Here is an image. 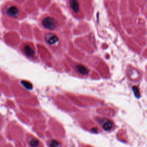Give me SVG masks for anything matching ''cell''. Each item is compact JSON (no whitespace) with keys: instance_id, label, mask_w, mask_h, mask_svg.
<instances>
[{"instance_id":"30bf717a","label":"cell","mask_w":147,"mask_h":147,"mask_svg":"<svg viewBox=\"0 0 147 147\" xmlns=\"http://www.w3.org/2000/svg\"><path fill=\"white\" fill-rule=\"evenodd\" d=\"M21 83H22L24 86L28 89H31L32 88V84L29 82L25 81V80H23V81L21 82Z\"/></svg>"},{"instance_id":"5b68a950","label":"cell","mask_w":147,"mask_h":147,"mask_svg":"<svg viewBox=\"0 0 147 147\" xmlns=\"http://www.w3.org/2000/svg\"><path fill=\"white\" fill-rule=\"evenodd\" d=\"M70 5L75 12H78L79 10V5L77 0H70Z\"/></svg>"},{"instance_id":"8fae6325","label":"cell","mask_w":147,"mask_h":147,"mask_svg":"<svg viewBox=\"0 0 147 147\" xmlns=\"http://www.w3.org/2000/svg\"><path fill=\"white\" fill-rule=\"evenodd\" d=\"M133 91H134V93H135V94H136V96H137V92H138V93L139 94V89H137V87H134L133 88Z\"/></svg>"},{"instance_id":"277c9868","label":"cell","mask_w":147,"mask_h":147,"mask_svg":"<svg viewBox=\"0 0 147 147\" xmlns=\"http://www.w3.org/2000/svg\"><path fill=\"white\" fill-rule=\"evenodd\" d=\"M102 124L103 129L105 130H110L113 127V123L109 120H105Z\"/></svg>"},{"instance_id":"6da1fadb","label":"cell","mask_w":147,"mask_h":147,"mask_svg":"<svg viewBox=\"0 0 147 147\" xmlns=\"http://www.w3.org/2000/svg\"><path fill=\"white\" fill-rule=\"evenodd\" d=\"M43 25L44 28L49 30H54L56 27L55 21L51 17H47L43 19L42 21Z\"/></svg>"},{"instance_id":"ba28073f","label":"cell","mask_w":147,"mask_h":147,"mask_svg":"<svg viewBox=\"0 0 147 147\" xmlns=\"http://www.w3.org/2000/svg\"><path fill=\"white\" fill-rule=\"evenodd\" d=\"M29 144L31 147H37L39 145V141L35 138H32L29 140Z\"/></svg>"},{"instance_id":"3957f363","label":"cell","mask_w":147,"mask_h":147,"mask_svg":"<svg viewBox=\"0 0 147 147\" xmlns=\"http://www.w3.org/2000/svg\"><path fill=\"white\" fill-rule=\"evenodd\" d=\"M18 9L15 6H11L6 9V13L11 16H15L18 13Z\"/></svg>"},{"instance_id":"9c48e42d","label":"cell","mask_w":147,"mask_h":147,"mask_svg":"<svg viewBox=\"0 0 147 147\" xmlns=\"http://www.w3.org/2000/svg\"><path fill=\"white\" fill-rule=\"evenodd\" d=\"M48 144L50 147H59L60 146V144L59 143V142L55 140H51L49 141Z\"/></svg>"},{"instance_id":"8992f818","label":"cell","mask_w":147,"mask_h":147,"mask_svg":"<svg viewBox=\"0 0 147 147\" xmlns=\"http://www.w3.org/2000/svg\"><path fill=\"white\" fill-rule=\"evenodd\" d=\"M77 70L78 72L84 75H86L89 73L88 69L85 66L82 65H79L77 66Z\"/></svg>"},{"instance_id":"52a82bcc","label":"cell","mask_w":147,"mask_h":147,"mask_svg":"<svg viewBox=\"0 0 147 147\" xmlns=\"http://www.w3.org/2000/svg\"><path fill=\"white\" fill-rule=\"evenodd\" d=\"M24 51L26 55L29 57H32L35 55V51L31 47L28 45H27L24 48Z\"/></svg>"},{"instance_id":"7a4b0ae2","label":"cell","mask_w":147,"mask_h":147,"mask_svg":"<svg viewBox=\"0 0 147 147\" xmlns=\"http://www.w3.org/2000/svg\"><path fill=\"white\" fill-rule=\"evenodd\" d=\"M59 39L56 35L52 34H47L46 35V41L50 45H53L58 41Z\"/></svg>"}]
</instances>
